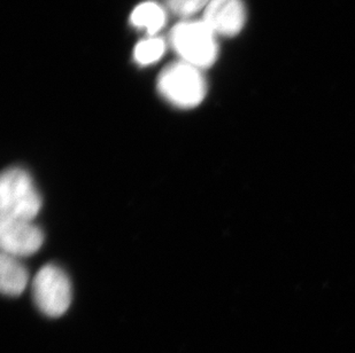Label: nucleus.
Instances as JSON below:
<instances>
[{
  "instance_id": "423d86ee",
  "label": "nucleus",
  "mask_w": 355,
  "mask_h": 353,
  "mask_svg": "<svg viewBox=\"0 0 355 353\" xmlns=\"http://www.w3.org/2000/svg\"><path fill=\"white\" fill-rule=\"evenodd\" d=\"M202 21L215 35L236 36L246 21L244 3L241 0H211L205 8Z\"/></svg>"
},
{
  "instance_id": "7ed1b4c3",
  "label": "nucleus",
  "mask_w": 355,
  "mask_h": 353,
  "mask_svg": "<svg viewBox=\"0 0 355 353\" xmlns=\"http://www.w3.org/2000/svg\"><path fill=\"white\" fill-rule=\"evenodd\" d=\"M215 36L204 21H183L173 28L171 43L182 61L202 69L211 67L218 57Z\"/></svg>"
},
{
  "instance_id": "20e7f679",
  "label": "nucleus",
  "mask_w": 355,
  "mask_h": 353,
  "mask_svg": "<svg viewBox=\"0 0 355 353\" xmlns=\"http://www.w3.org/2000/svg\"><path fill=\"white\" fill-rule=\"evenodd\" d=\"M33 298L44 316H64L73 298L71 280L66 272L53 264L42 267L33 281Z\"/></svg>"
},
{
  "instance_id": "39448f33",
  "label": "nucleus",
  "mask_w": 355,
  "mask_h": 353,
  "mask_svg": "<svg viewBox=\"0 0 355 353\" xmlns=\"http://www.w3.org/2000/svg\"><path fill=\"white\" fill-rule=\"evenodd\" d=\"M43 244V230L34 220L0 216V246L3 253L17 258L33 256Z\"/></svg>"
},
{
  "instance_id": "f257e3e1",
  "label": "nucleus",
  "mask_w": 355,
  "mask_h": 353,
  "mask_svg": "<svg viewBox=\"0 0 355 353\" xmlns=\"http://www.w3.org/2000/svg\"><path fill=\"white\" fill-rule=\"evenodd\" d=\"M43 201L34 180L22 168H10L0 179V216L34 220Z\"/></svg>"
},
{
  "instance_id": "f03ea898",
  "label": "nucleus",
  "mask_w": 355,
  "mask_h": 353,
  "mask_svg": "<svg viewBox=\"0 0 355 353\" xmlns=\"http://www.w3.org/2000/svg\"><path fill=\"white\" fill-rule=\"evenodd\" d=\"M158 90L168 102L178 108L189 109L202 102L207 85L200 69L184 61H178L161 71Z\"/></svg>"
},
{
  "instance_id": "6e6552de",
  "label": "nucleus",
  "mask_w": 355,
  "mask_h": 353,
  "mask_svg": "<svg viewBox=\"0 0 355 353\" xmlns=\"http://www.w3.org/2000/svg\"><path fill=\"white\" fill-rule=\"evenodd\" d=\"M130 21L135 27L146 29L148 34L153 36L161 30L166 24V10L155 1H146L138 5L132 10Z\"/></svg>"
},
{
  "instance_id": "0eeeda50",
  "label": "nucleus",
  "mask_w": 355,
  "mask_h": 353,
  "mask_svg": "<svg viewBox=\"0 0 355 353\" xmlns=\"http://www.w3.org/2000/svg\"><path fill=\"white\" fill-rule=\"evenodd\" d=\"M29 274L20 258L1 253L0 258V289L6 296H20L27 288Z\"/></svg>"
},
{
  "instance_id": "1a4fd4ad",
  "label": "nucleus",
  "mask_w": 355,
  "mask_h": 353,
  "mask_svg": "<svg viewBox=\"0 0 355 353\" xmlns=\"http://www.w3.org/2000/svg\"><path fill=\"white\" fill-rule=\"evenodd\" d=\"M164 53V43L161 38L151 37L148 39L141 40L135 47L134 57L141 66L155 64L160 60Z\"/></svg>"
},
{
  "instance_id": "9d476101",
  "label": "nucleus",
  "mask_w": 355,
  "mask_h": 353,
  "mask_svg": "<svg viewBox=\"0 0 355 353\" xmlns=\"http://www.w3.org/2000/svg\"><path fill=\"white\" fill-rule=\"evenodd\" d=\"M171 13L181 17H190L204 10L211 0H164Z\"/></svg>"
}]
</instances>
